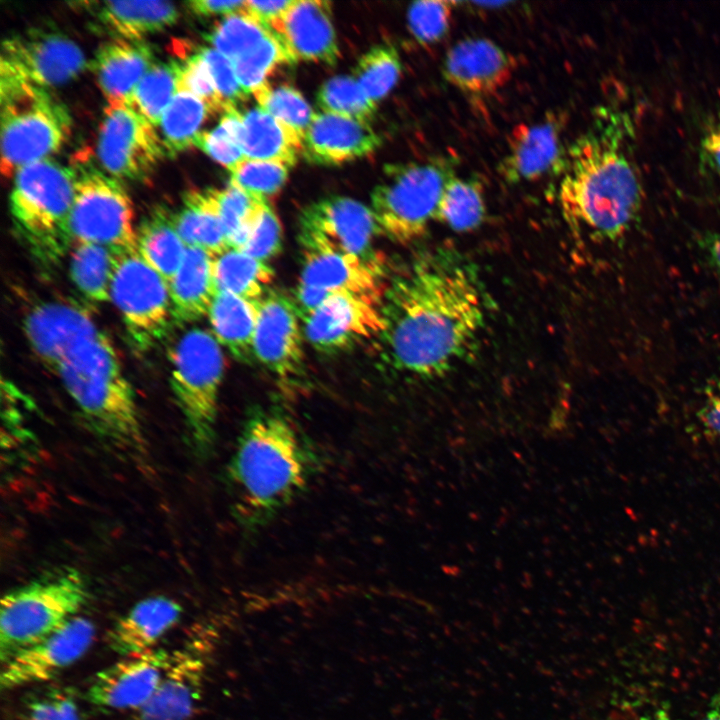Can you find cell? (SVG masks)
Listing matches in <instances>:
<instances>
[{
  "label": "cell",
  "instance_id": "cell-1",
  "mask_svg": "<svg viewBox=\"0 0 720 720\" xmlns=\"http://www.w3.org/2000/svg\"><path fill=\"white\" fill-rule=\"evenodd\" d=\"M486 302L472 264L450 248L418 256L386 285L379 338L386 361L421 378L447 374L472 350Z\"/></svg>",
  "mask_w": 720,
  "mask_h": 720
},
{
  "label": "cell",
  "instance_id": "cell-2",
  "mask_svg": "<svg viewBox=\"0 0 720 720\" xmlns=\"http://www.w3.org/2000/svg\"><path fill=\"white\" fill-rule=\"evenodd\" d=\"M631 128L625 113L600 110L568 147L559 203L577 235L614 242L635 223L644 192L628 153Z\"/></svg>",
  "mask_w": 720,
  "mask_h": 720
},
{
  "label": "cell",
  "instance_id": "cell-3",
  "mask_svg": "<svg viewBox=\"0 0 720 720\" xmlns=\"http://www.w3.org/2000/svg\"><path fill=\"white\" fill-rule=\"evenodd\" d=\"M311 472L312 454L288 418L272 412L250 417L227 469L248 528L278 514L303 491Z\"/></svg>",
  "mask_w": 720,
  "mask_h": 720
},
{
  "label": "cell",
  "instance_id": "cell-4",
  "mask_svg": "<svg viewBox=\"0 0 720 720\" xmlns=\"http://www.w3.org/2000/svg\"><path fill=\"white\" fill-rule=\"evenodd\" d=\"M56 373L91 431L123 452L145 454L134 390L104 332L74 349Z\"/></svg>",
  "mask_w": 720,
  "mask_h": 720
},
{
  "label": "cell",
  "instance_id": "cell-5",
  "mask_svg": "<svg viewBox=\"0 0 720 720\" xmlns=\"http://www.w3.org/2000/svg\"><path fill=\"white\" fill-rule=\"evenodd\" d=\"M13 177L9 202L15 229L42 266L55 267L73 244L74 170L47 158L23 166Z\"/></svg>",
  "mask_w": 720,
  "mask_h": 720
},
{
  "label": "cell",
  "instance_id": "cell-6",
  "mask_svg": "<svg viewBox=\"0 0 720 720\" xmlns=\"http://www.w3.org/2000/svg\"><path fill=\"white\" fill-rule=\"evenodd\" d=\"M84 577L66 568L5 593L0 605L2 664L77 616L88 599Z\"/></svg>",
  "mask_w": 720,
  "mask_h": 720
},
{
  "label": "cell",
  "instance_id": "cell-7",
  "mask_svg": "<svg viewBox=\"0 0 720 720\" xmlns=\"http://www.w3.org/2000/svg\"><path fill=\"white\" fill-rule=\"evenodd\" d=\"M171 388L184 416L193 449L206 457L215 443L218 398L225 359L211 331H185L169 351Z\"/></svg>",
  "mask_w": 720,
  "mask_h": 720
},
{
  "label": "cell",
  "instance_id": "cell-8",
  "mask_svg": "<svg viewBox=\"0 0 720 720\" xmlns=\"http://www.w3.org/2000/svg\"><path fill=\"white\" fill-rule=\"evenodd\" d=\"M1 172L50 158L67 140L71 117L66 106L43 89L24 82L1 81Z\"/></svg>",
  "mask_w": 720,
  "mask_h": 720
},
{
  "label": "cell",
  "instance_id": "cell-9",
  "mask_svg": "<svg viewBox=\"0 0 720 720\" xmlns=\"http://www.w3.org/2000/svg\"><path fill=\"white\" fill-rule=\"evenodd\" d=\"M449 157L390 164L371 193V211L380 235L398 244L421 238L432 220L447 181L454 175Z\"/></svg>",
  "mask_w": 720,
  "mask_h": 720
},
{
  "label": "cell",
  "instance_id": "cell-10",
  "mask_svg": "<svg viewBox=\"0 0 720 720\" xmlns=\"http://www.w3.org/2000/svg\"><path fill=\"white\" fill-rule=\"evenodd\" d=\"M73 170V243L100 244L117 253L137 251L133 204L123 185L89 161L77 164Z\"/></svg>",
  "mask_w": 720,
  "mask_h": 720
},
{
  "label": "cell",
  "instance_id": "cell-11",
  "mask_svg": "<svg viewBox=\"0 0 720 720\" xmlns=\"http://www.w3.org/2000/svg\"><path fill=\"white\" fill-rule=\"evenodd\" d=\"M111 301L137 352L150 351L167 335L173 322L168 283L137 251L118 254Z\"/></svg>",
  "mask_w": 720,
  "mask_h": 720
},
{
  "label": "cell",
  "instance_id": "cell-12",
  "mask_svg": "<svg viewBox=\"0 0 720 720\" xmlns=\"http://www.w3.org/2000/svg\"><path fill=\"white\" fill-rule=\"evenodd\" d=\"M377 235L370 207L346 196L321 198L306 206L299 217L298 239L303 251L354 256L383 268L373 248Z\"/></svg>",
  "mask_w": 720,
  "mask_h": 720
},
{
  "label": "cell",
  "instance_id": "cell-13",
  "mask_svg": "<svg viewBox=\"0 0 720 720\" xmlns=\"http://www.w3.org/2000/svg\"><path fill=\"white\" fill-rule=\"evenodd\" d=\"M86 64L83 51L72 39L57 31L33 28L3 40L0 80L49 90L78 76Z\"/></svg>",
  "mask_w": 720,
  "mask_h": 720
},
{
  "label": "cell",
  "instance_id": "cell-14",
  "mask_svg": "<svg viewBox=\"0 0 720 720\" xmlns=\"http://www.w3.org/2000/svg\"><path fill=\"white\" fill-rule=\"evenodd\" d=\"M164 155L155 126L124 102L107 104L97 140V156L107 174L117 180H142Z\"/></svg>",
  "mask_w": 720,
  "mask_h": 720
},
{
  "label": "cell",
  "instance_id": "cell-15",
  "mask_svg": "<svg viewBox=\"0 0 720 720\" xmlns=\"http://www.w3.org/2000/svg\"><path fill=\"white\" fill-rule=\"evenodd\" d=\"M308 342L319 352L348 350L386 329L381 306L345 292H333L324 303L302 320Z\"/></svg>",
  "mask_w": 720,
  "mask_h": 720
},
{
  "label": "cell",
  "instance_id": "cell-16",
  "mask_svg": "<svg viewBox=\"0 0 720 720\" xmlns=\"http://www.w3.org/2000/svg\"><path fill=\"white\" fill-rule=\"evenodd\" d=\"M95 626L75 616L41 641L17 652L3 663L0 685L12 689L48 681L79 660L90 648Z\"/></svg>",
  "mask_w": 720,
  "mask_h": 720
},
{
  "label": "cell",
  "instance_id": "cell-17",
  "mask_svg": "<svg viewBox=\"0 0 720 720\" xmlns=\"http://www.w3.org/2000/svg\"><path fill=\"white\" fill-rule=\"evenodd\" d=\"M23 330L34 354L55 373L74 349L102 332L88 308L73 300L35 305L24 317Z\"/></svg>",
  "mask_w": 720,
  "mask_h": 720
},
{
  "label": "cell",
  "instance_id": "cell-18",
  "mask_svg": "<svg viewBox=\"0 0 720 720\" xmlns=\"http://www.w3.org/2000/svg\"><path fill=\"white\" fill-rule=\"evenodd\" d=\"M172 656L156 648L125 656L95 676L87 700L103 710H139L156 692Z\"/></svg>",
  "mask_w": 720,
  "mask_h": 720
},
{
  "label": "cell",
  "instance_id": "cell-19",
  "mask_svg": "<svg viewBox=\"0 0 720 720\" xmlns=\"http://www.w3.org/2000/svg\"><path fill=\"white\" fill-rule=\"evenodd\" d=\"M294 299L269 291L261 299L253 341L254 358L280 378L303 369V329Z\"/></svg>",
  "mask_w": 720,
  "mask_h": 720
},
{
  "label": "cell",
  "instance_id": "cell-20",
  "mask_svg": "<svg viewBox=\"0 0 720 720\" xmlns=\"http://www.w3.org/2000/svg\"><path fill=\"white\" fill-rule=\"evenodd\" d=\"M514 57L487 38H467L446 53L444 79L465 96L480 100L497 94L511 80Z\"/></svg>",
  "mask_w": 720,
  "mask_h": 720
},
{
  "label": "cell",
  "instance_id": "cell-21",
  "mask_svg": "<svg viewBox=\"0 0 720 720\" xmlns=\"http://www.w3.org/2000/svg\"><path fill=\"white\" fill-rule=\"evenodd\" d=\"M566 121L564 112H552L536 123L513 127L498 168L503 179L510 184L531 182L563 167L562 133Z\"/></svg>",
  "mask_w": 720,
  "mask_h": 720
},
{
  "label": "cell",
  "instance_id": "cell-22",
  "mask_svg": "<svg viewBox=\"0 0 720 720\" xmlns=\"http://www.w3.org/2000/svg\"><path fill=\"white\" fill-rule=\"evenodd\" d=\"M381 144L370 123L319 112L305 134L302 156L316 165H341L374 153Z\"/></svg>",
  "mask_w": 720,
  "mask_h": 720
},
{
  "label": "cell",
  "instance_id": "cell-23",
  "mask_svg": "<svg viewBox=\"0 0 720 720\" xmlns=\"http://www.w3.org/2000/svg\"><path fill=\"white\" fill-rule=\"evenodd\" d=\"M277 37L297 62L335 66L340 58L329 1L295 0L284 15Z\"/></svg>",
  "mask_w": 720,
  "mask_h": 720
},
{
  "label": "cell",
  "instance_id": "cell-24",
  "mask_svg": "<svg viewBox=\"0 0 720 720\" xmlns=\"http://www.w3.org/2000/svg\"><path fill=\"white\" fill-rule=\"evenodd\" d=\"M299 283L328 292H345L382 305L384 268L354 256L303 251Z\"/></svg>",
  "mask_w": 720,
  "mask_h": 720
},
{
  "label": "cell",
  "instance_id": "cell-25",
  "mask_svg": "<svg viewBox=\"0 0 720 720\" xmlns=\"http://www.w3.org/2000/svg\"><path fill=\"white\" fill-rule=\"evenodd\" d=\"M204 670L196 653L176 651L156 692L133 720H188L200 699Z\"/></svg>",
  "mask_w": 720,
  "mask_h": 720
},
{
  "label": "cell",
  "instance_id": "cell-26",
  "mask_svg": "<svg viewBox=\"0 0 720 720\" xmlns=\"http://www.w3.org/2000/svg\"><path fill=\"white\" fill-rule=\"evenodd\" d=\"M181 614V605L169 597L142 599L114 623L107 633V644L124 657L153 649L176 625Z\"/></svg>",
  "mask_w": 720,
  "mask_h": 720
},
{
  "label": "cell",
  "instance_id": "cell-27",
  "mask_svg": "<svg viewBox=\"0 0 720 720\" xmlns=\"http://www.w3.org/2000/svg\"><path fill=\"white\" fill-rule=\"evenodd\" d=\"M154 63L151 45L143 41L113 39L98 47L91 70L108 103H125Z\"/></svg>",
  "mask_w": 720,
  "mask_h": 720
},
{
  "label": "cell",
  "instance_id": "cell-28",
  "mask_svg": "<svg viewBox=\"0 0 720 720\" xmlns=\"http://www.w3.org/2000/svg\"><path fill=\"white\" fill-rule=\"evenodd\" d=\"M211 253L187 247L183 261L168 284L172 319L185 325L208 316L217 294Z\"/></svg>",
  "mask_w": 720,
  "mask_h": 720
},
{
  "label": "cell",
  "instance_id": "cell-29",
  "mask_svg": "<svg viewBox=\"0 0 720 720\" xmlns=\"http://www.w3.org/2000/svg\"><path fill=\"white\" fill-rule=\"evenodd\" d=\"M101 29L114 39L142 41L174 25L178 8L167 1H104L84 3Z\"/></svg>",
  "mask_w": 720,
  "mask_h": 720
},
{
  "label": "cell",
  "instance_id": "cell-30",
  "mask_svg": "<svg viewBox=\"0 0 720 720\" xmlns=\"http://www.w3.org/2000/svg\"><path fill=\"white\" fill-rule=\"evenodd\" d=\"M174 226L187 247L201 248L214 256L229 249L217 189H192L172 213Z\"/></svg>",
  "mask_w": 720,
  "mask_h": 720
},
{
  "label": "cell",
  "instance_id": "cell-31",
  "mask_svg": "<svg viewBox=\"0 0 720 720\" xmlns=\"http://www.w3.org/2000/svg\"><path fill=\"white\" fill-rule=\"evenodd\" d=\"M260 301L217 292L208 313L211 332L218 343L243 363L254 359L253 341Z\"/></svg>",
  "mask_w": 720,
  "mask_h": 720
},
{
  "label": "cell",
  "instance_id": "cell-32",
  "mask_svg": "<svg viewBox=\"0 0 720 720\" xmlns=\"http://www.w3.org/2000/svg\"><path fill=\"white\" fill-rule=\"evenodd\" d=\"M240 145L247 159L280 162L291 168L303 152L299 135L259 106L243 114Z\"/></svg>",
  "mask_w": 720,
  "mask_h": 720
},
{
  "label": "cell",
  "instance_id": "cell-33",
  "mask_svg": "<svg viewBox=\"0 0 720 720\" xmlns=\"http://www.w3.org/2000/svg\"><path fill=\"white\" fill-rule=\"evenodd\" d=\"M187 246L178 234L172 212L156 208L137 228V252L169 284L180 267Z\"/></svg>",
  "mask_w": 720,
  "mask_h": 720
},
{
  "label": "cell",
  "instance_id": "cell-34",
  "mask_svg": "<svg viewBox=\"0 0 720 720\" xmlns=\"http://www.w3.org/2000/svg\"><path fill=\"white\" fill-rule=\"evenodd\" d=\"M69 254L70 276L81 294L92 303L111 301V285L120 253L100 244L75 242Z\"/></svg>",
  "mask_w": 720,
  "mask_h": 720
},
{
  "label": "cell",
  "instance_id": "cell-35",
  "mask_svg": "<svg viewBox=\"0 0 720 720\" xmlns=\"http://www.w3.org/2000/svg\"><path fill=\"white\" fill-rule=\"evenodd\" d=\"M274 270L238 249L229 248L214 258V276L218 292L260 301L274 279Z\"/></svg>",
  "mask_w": 720,
  "mask_h": 720
},
{
  "label": "cell",
  "instance_id": "cell-36",
  "mask_svg": "<svg viewBox=\"0 0 720 720\" xmlns=\"http://www.w3.org/2000/svg\"><path fill=\"white\" fill-rule=\"evenodd\" d=\"M210 114L211 111L202 100L179 89L158 125L165 155L175 157L194 146L200 127Z\"/></svg>",
  "mask_w": 720,
  "mask_h": 720
},
{
  "label": "cell",
  "instance_id": "cell-37",
  "mask_svg": "<svg viewBox=\"0 0 720 720\" xmlns=\"http://www.w3.org/2000/svg\"><path fill=\"white\" fill-rule=\"evenodd\" d=\"M486 213L483 190L478 181L453 175L445 184L435 221L456 232L476 229Z\"/></svg>",
  "mask_w": 720,
  "mask_h": 720
},
{
  "label": "cell",
  "instance_id": "cell-38",
  "mask_svg": "<svg viewBox=\"0 0 720 720\" xmlns=\"http://www.w3.org/2000/svg\"><path fill=\"white\" fill-rule=\"evenodd\" d=\"M179 76V62H155L125 104L157 128L164 111L179 90Z\"/></svg>",
  "mask_w": 720,
  "mask_h": 720
},
{
  "label": "cell",
  "instance_id": "cell-39",
  "mask_svg": "<svg viewBox=\"0 0 720 720\" xmlns=\"http://www.w3.org/2000/svg\"><path fill=\"white\" fill-rule=\"evenodd\" d=\"M217 194L229 248L241 249L268 201L230 182Z\"/></svg>",
  "mask_w": 720,
  "mask_h": 720
},
{
  "label": "cell",
  "instance_id": "cell-40",
  "mask_svg": "<svg viewBox=\"0 0 720 720\" xmlns=\"http://www.w3.org/2000/svg\"><path fill=\"white\" fill-rule=\"evenodd\" d=\"M316 103L321 112L370 123L377 103L370 99L353 76L330 78L319 88Z\"/></svg>",
  "mask_w": 720,
  "mask_h": 720
},
{
  "label": "cell",
  "instance_id": "cell-41",
  "mask_svg": "<svg viewBox=\"0 0 720 720\" xmlns=\"http://www.w3.org/2000/svg\"><path fill=\"white\" fill-rule=\"evenodd\" d=\"M401 71V59L396 48L379 44L361 55L354 67L353 77L367 96L378 103L396 86Z\"/></svg>",
  "mask_w": 720,
  "mask_h": 720
},
{
  "label": "cell",
  "instance_id": "cell-42",
  "mask_svg": "<svg viewBox=\"0 0 720 720\" xmlns=\"http://www.w3.org/2000/svg\"><path fill=\"white\" fill-rule=\"evenodd\" d=\"M296 62L280 39L271 33L232 63L239 84L249 95L268 83V76L278 66Z\"/></svg>",
  "mask_w": 720,
  "mask_h": 720
},
{
  "label": "cell",
  "instance_id": "cell-43",
  "mask_svg": "<svg viewBox=\"0 0 720 720\" xmlns=\"http://www.w3.org/2000/svg\"><path fill=\"white\" fill-rule=\"evenodd\" d=\"M269 34L267 28L243 9L224 16L209 32L207 40L212 48L233 62Z\"/></svg>",
  "mask_w": 720,
  "mask_h": 720
},
{
  "label": "cell",
  "instance_id": "cell-44",
  "mask_svg": "<svg viewBox=\"0 0 720 720\" xmlns=\"http://www.w3.org/2000/svg\"><path fill=\"white\" fill-rule=\"evenodd\" d=\"M252 95L260 108L287 125L304 140L315 113L299 90L290 85L272 87L266 83Z\"/></svg>",
  "mask_w": 720,
  "mask_h": 720
},
{
  "label": "cell",
  "instance_id": "cell-45",
  "mask_svg": "<svg viewBox=\"0 0 720 720\" xmlns=\"http://www.w3.org/2000/svg\"><path fill=\"white\" fill-rule=\"evenodd\" d=\"M456 2L424 0L413 2L407 14L408 29L420 44L441 41L449 31Z\"/></svg>",
  "mask_w": 720,
  "mask_h": 720
},
{
  "label": "cell",
  "instance_id": "cell-46",
  "mask_svg": "<svg viewBox=\"0 0 720 720\" xmlns=\"http://www.w3.org/2000/svg\"><path fill=\"white\" fill-rule=\"evenodd\" d=\"M290 169L291 167L280 162L246 159L230 173V183L267 199L283 188Z\"/></svg>",
  "mask_w": 720,
  "mask_h": 720
},
{
  "label": "cell",
  "instance_id": "cell-47",
  "mask_svg": "<svg viewBox=\"0 0 720 720\" xmlns=\"http://www.w3.org/2000/svg\"><path fill=\"white\" fill-rule=\"evenodd\" d=\"M179 89L188 91L202 100L212 114L218 112L224 114L228 110L207 63L198 51L180 63Z\"/></svg>",
  "mask_w": 720,
  "mask_h": 720
},
{
  "label": "cell",
  "instance_id": "cell-48",
  "mask_svg": "<svg viewBox=\"0 0 720 720\" xmlns=\"http://www.w3.org/2000/svg\"><path fill=\"white\" fill-rule=\"evenodd\" d=\"M27 720H79L73 690L52 686L33 694L26 703Z\"/></svg>",
  "mask_w": 720,
  "mask_h": 720
},
{
  "label": "cell",
  "instance_id": "cell-49",
  "mask_svg": "<svg viewBox=\"0 0 720 720\" xmlns=\"http://www.w3.org/2000/svg\"><path fill=\"white\" fill-rule=\"evenodd\" d=\"M281 247V223L274 209L267 203L247 242L238 250L258 260L267 262L279 253Z\"/></svg>",
  "mask_w": 720,
  "mask_h": 720
},
{
  "label": "cell",
  "instance_id": "cell-50",
  "mask_svg": "<svg viewBox=\"0 0 720 720\" xmlns=\"http://www.w3.org/2000/svg\"><path fill=\"white\" fill-rule=\"evenodd\" d=\"M194 146L233 172L247 158L239 141L220 123L211 131L200 132Z\"/></svg>",
  "mask_w": 720,
  "mask_h": 720
},
{
  "label": "cell",
  "instance_id": "cell-51",
  "mask_svg": "<svg viewBox=\"0 0 720 720\" xmlns=\"http://www.w3.org/2000/svg\"><path fill=\"white\" fill-rule=\"evenodd\" d=\"M197 51L207 63L228 110L237 107V103L244 101L248 95L238 82L232 61L212 47H202Z\"/></svg>",
  "mask_w": 720,
  "mask_h": 720
},
{
  "label": "cell",
  "instance_id": "cell-52",
  "mask_svg": "<svg viewBox=\"0 0 720 720\" xmlns=\"http://www.w3.org/2000/svg\"><path fill=\"white\" fill-rule=\"evenodd\" d=\"M698 160L705 176L720 181V116L704 128L698 144Z\"/></svg>",
  "mask_w": 720,
  "mask_h": 720
},
{
  "label": "cell",
  "instance_id": "cell-53",
  "mask_svg": "<svg viewBox=\"0 0 720 720\" xmlns=\"http://www.w3.org/2000/svg\"><path fill=\"white\" fill-rule=\"evenodd\" d=\"M294 1H245L244 10L277 36L284 15Z\"/></svg>",
  "mask_w": 720,
  "mask_h": 720
},
{
  "label": "cell",
  "instance_id": "cell-54",
  "mask_svg": "<svg viewBox=\"0 0 720 720\" xmlns=\"http://www.w3.org/2000/svg\"><path fill=\"white\" fill-rule=\"evenodd\" d=\"M697 419L706 435L720 439V376L707 387Z\"/></svg>",
  "mask_w": 720,
  "mask_h": 720
},
{
  "label": "cell",
  "instance_id": "cell-55",
  "mask_svg": "<svg viewBox=\"0 0 720 720\" xmlns=\"http://www.w3.org/2000/svg\"><path fill=\"white\" fill-rule=\"evenodd\" d=\"M188 9L199 16H227L244 9L245 1L234 0H192L186 3Z\"/></svg>",
  "mask_w": 720,
  "mask_h": 720
},
{
  "label": "cell",
  "instance_id": "cell-56",
  "mask_svg": "<svg viewBox=\"0 0 720 720\" xmlns=\"http://www.w3.org/2000/svg\"><path fill=\"white\" fill-rule=\"evenodd\" d=\"M701 248L709 263L720 272V232L702 237Z\"/></svg>",
  "mask_w": 720,
  "mask_h": 720
},
{
  "label": "cell",
  "instance_id": "cell-57",
  "mask_svg": "<svg viewBox=\"0 0 720 720\" xmlns=\"http://www.w3.org/2000/svg\"><path fill=\"white\" fill-rule=\"evenodd\" d=\"M701 720H720V689L712 698Z\"/></svg>",
  "mask_w": 720,
  "mask_h": 720
},
{
  "label": "cell",
  "instance_id": "cell-58",
  "mask_svg": "<svg viewBox=\"0 0 720 720\" xmlns=\"http://www.w3.org/2000/svg\"><path fill=\"white\" fill-rule=\"evenodd\" d=\"M637 720H672L664 711H656L653 713L640 716Z\"/></svg>",
  "mask_w": 720,
  "mask_h": 720
}]
</instances>
